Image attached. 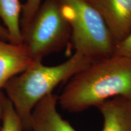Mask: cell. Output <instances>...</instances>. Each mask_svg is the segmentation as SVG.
<instances>
[{"label":"cell","instance_id":"6da1fadb","mask_svg":"<svg viewBox=\"0 0 131 131\" xmlns=\"http://www.w3.org/2000/svg\"><path fill=\"white\" fill-rule=\"evenodd\" d=\"M117 96L131 100V58L113 55L93 62L70 78L58 104L68 112H80Z\"/></svg>","mask_w":131,"mask_h":131},{"label":"cell","instance_id":"7a4b0ae2","mask_svg":"<svg viewBox=\"0 0 131 131\" xmlns=\"http://www.w3.org/2000/svg\"><path fill=\"white\" fill-rule=\"evenodd\" d=\"M93 61L74 53L63 63L46 66L42 61H34L25 71L12 78L3 89L14 106L23 128L30 130L31 114L34 107L56 87L69 81Z\"/></svg>","mask_w":131,"mask_h":131},{"label":"cell","instance_id":"3957f363","mask_svg":"<svg viewBox=\"0 0 131 131\" xmlns=\"http://www.w3.org/2000/svg\"><path fill=\"white\" fill-rule=\"evenodd\" d=\"M71 29L75 52L93 62L114 55L115 44L96 11L86 0H58Z\"/></svg>","mask_w":131,"mask_h":131},{"label":"cell","instance_id":"277c9868","mask_svg":"<svg viewBox=\"0 0 131 131\" xmlns=\"http://www.w3.org/2000/svg\"><path fill=\"white\" fill-rule=\"evenodd\" d=\"M22 37V45L34 61L63 49L70 41L71 29L60 1L44 0Z\"/></svg>","mask_w":131,"mask_h":131},{"label":"cell","instance_id":"5b68a950","mask_svg":"<svg viewBox=\"0 0 131 131\" xmlns=\"http://www.w3.org/2000/svg\"><path fill=\"white\" fill-rule=\"evenodd\" d=\"M101 16L115 46L131 31V0H86Z\"/></svg>","mask_w":131,"mask_h":131},{"label":"cell","instance_id":"8992f818","mask_svg":"<svg viewBox=\"0 0 131 131\" xmlns=\"http://www.w3.org/2000/svg\"><path fill=\"white\" fill-rule=\"evenodd\" d=\"M58 96L49 94L36 105L31 114L32 131H77L61 117L57 109Z\"/></svg>","mask_w":131,"mask_h":131},{"label":"cell","instance_id":"52a82bcc","mask_svg":"<svg viewBox=\"0 0 131 131\" xmlns=\"http://www.w3.org/2000/svg\"><path fill=\"white\" fill-rule=\"evenodd\" d=\"M34 61L23 45L0 40V91L10 80L25 71Z\"/></svg>","mask_w":131,"mask_h":131},{"label":"cell","instance_id":"ba28073f","mask_svg":"<svg viewBox=\"0 0 131 131\" xmlns=\"http://www.w3.org/2000/svg\"><path fill=\"white\" fill-rule=\"evenodd\" d=\"M103 118L101 131H131V100L122 96L107 100L97 107Z\"/></svg>","mask_w":131,"mask_h":131},{"label":"cell","instance_id":"9c48e42d","mask_svg":"<svg viewBox=\"0 0 131 131\" xmlns=\"http://www.w3.org/2000/svg\"><path fill=\"white\" fill-rule=\"evenodd\" d=\"M21 14L20 0H0V19L9 32L12 43L17 45H22Z\"/></svg>","mask_w":131,"mask_h":131},{"label":"cell","instance_id":"30bf717a","mask_svg":"<svg viewBox=\"0 0 131 131\" xmlns=\"http://www.w3.org/2000/svg\"><path fill=\"white\" fill-rule=\"evenodd\" d=\"M2 121L0 131H23L22 123L7 98L5 103Z\"/></svg>","mask_w":131,"mask_h":131},{"label":"cell","instance_id":"8fae6325","mask_svg":"<svg viewBox=\"0 0 131 131\" xmlns=\"http://www.w3.org/2000/svg\"><path fill=\"white\" fill-rule=\"evenodd\" d=\"M43 1L44 0H26L25 3L22 4V14L20 23L21 33L27 28Z\"/></svg>","mask_w":131,"mask_h":131},{"label":"cell","instance_id":"7c38bea8","mask_svg":"<svg viewBox=\"0 0 131 131\" xmlns=\"http://www.w3.org/2000/svg\"><path fill=\"white\" fill-rule=\"evenodd\" d=\"M114 55H121L131 58V31L123 41L115 46Z\"/></svg>","mask_w":131,"mask_h":131},{"label":"cell","instance_id":"4fadbf2b","mask_svg":"<svg viewBox=\"0 0 131 131\" xmlns=\"http://www.w3.org/2000/svg\"><path fill=\"white\" fill-rule=\"evenodd\" d=\"M0 40L12 42V40H11L9 32H8L7 29L5 28L4 26L1 23H0Z\"/></svg>","mask_w":131,"mask_h":131},{"label":"cell","instance_id":"5bb4252c","mask_svg":"<svg viewBox=\"0 0 131 131\" xmlns=\"http://www.w3.org/2000/svg\"><path fill=\"white\" fill-rule=\"evenodd\" d=\"M6 100H7L6 96L5 95L2 91H0V120L2 119L3 111H4V108ZM1 126H0V129H1Z\"/></svg>","mask_w":131,"mask_h":131}]
</instances>
